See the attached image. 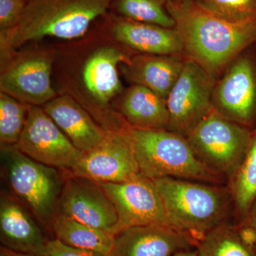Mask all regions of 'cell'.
<instances>
[{
  "label": "cell",
  "mask_w": 256,
  "mask_h": 256,
  "mask_svg": "<svg viewBox=\"0 0 256 256\" xmlns=\"http://www.w3.org/2000/svg\"><path fill=\"white\" fill-rule=\"evenodd\" d=\"M54 46L57 92L78 102L106 132L126 129L129 124L114 105L124 89L120 65L132 55L101 36L94 28L82 38Z\"/></svg>",
  "instance_id": "obj_1"
},
{
  "label": "cell",
  "mask_w": 256,
  "mask_h": 256,
  "mask_svg": "<svg viewBox=\"0 0 256 256\" xmlns=\"http://www.w3.org/2000/svg\"><path fill=\"white\" fill-rule=\"evenodd\" d=\"M166 9L181 36L186 57L215 78L256 41V20L227 22L201 9L194 0L168 1Z\"/></svg>",
  "instance_id": "obj_2"
},
{
  "label": "cell",
  "mask_w": 256,
  "mask_h": 256,
  "mask_svg": "<svg viewBox=\"0 0 256 256\" xmlns=\"http://www.w3.org/2000/svg\"><path fill=\"white\" fill-rule=\"evenodd\" d=\"M112 0H28L18 26L0 31V63L32 42H69L86 36L109 11Z\"/></svg>",
  "instance_id": "obj_3"
},
{
  "label": "cell",
  "mask_w": 256,
  "mask_h": 256,
  "mask_svg": "<svg viewBox=\"0 0 256 256\" xmlns=\"http://www.w3.org/2000/svg\"><path fill=\"white\" fill-rule=\"evenodd\" d=\"M1 173L10 192L28 208L45 230L54 220L67 171L32 160L14 146L1 148Z\"/></svg>",
  "instance_id": "obj_4"
},
{
  "label": "cell",
  "mask_w": 256,
  "mask_h": 256,
  "mask_svg": "<svg viewBox=\"0 0 256 256\" xmlns=\"http://www.w3.org/2000/svg\"><path fill=\"white\" fill-rule=\"evenodd\" d=\"M173 228L200 240L228 213V194L220 188L183 178L153 180Z\"/></svg>",
  "instance_id": "obj_5"
},
{
  "label": "cell",
  "mask_w": 256,
  "mask_h": 256,
  "mask_svg": "<svg viewBox=\"0 0 256 256\" xmlns=\"http://www.w3.org/2000/svg\"><path fill=\"white\" fill-rule=\"evenodd\" d=\"M126 132L140 172L146 178L217 180L218 176L197 160L188 140L181 134L169 130H142L130 126Z\"/></svg>",
  "instance_id": "obj_6"
},
{
  "label": "cell",
  "mask_w": 256,
  "mask_h": 256,
  "mask_svg": "<svg viewBox=\"0 0 256 256\" xmlns=\"http://www.w3.org/2000/svg\"><path fill=\"white\" fill-rule=\"evenodd\" d=\"M197 160L216 176L232 178L245 158L252 136L242 124L214 110L186 137Z\"/></svg>",
  "instance_id": "obj_7"
},
{
  "label": "cell",
  "mask_w": 256,
  "mask_h": 256,
  "mask_svg": "<svg viewBox=\"0 0 256 256\" xmlns=\"http://www.w3.org/2000/svg\"><path fill=\"white\" fill-rule=\"evenodd\" d=\"M54 44L14 50L0 64V92L32 106H44L58 95L53 82Z\"/></svg>",
  "instance_id": "obj_8"
},
{
  "label": "cell",
  "mask_w": 256,
  "mask_h": 256,
  "mask_svg": "<svg viewBox=\"0 0 256 256\" xmlns=\"http://www.w3.org/2000/svg\"><path fill=\"white\" fill-rule=\"evenodd\" d=\"M216 78L186 57L182 70L168 99V130L186 138L214 110Z\"/></svg>",
  "instance_id": "obj_9"
},
{
  "label": "cell",
  "mask_w": 256,
  "mask_h": 256,
  "mask_svg": "<svg viewBox=\"0 0 256 256\" xmlns=\"http://www.w3.org/2000/svg\"><path fill=\"white\" fill-rule=\"evenodd\" d=\"M94 28L101 36L132 55L185 56L182 41L176 28L133 21L110 11Z\"/></svg>",
  "instance_id": "obj_10"
},
{
  "label": "cell",
  "mask_w": 256,
  "mask_h": 256,
  "mask_svg": "<svg viewBox=\"0 0 256 256\" xmlns=\"http://www.w3.org/2000/svg\"><path fill=\"white\" fill-rule=\"evenodd\" d=\"M16 148L28 158L70 171L84 152L77 149L41 106H31Z\"/></svg>",
  "instance_id": "obj_11"
},
{
  "label": "cell",
  "mask_w": 256,
  "mask_h": 256,
  "mask_svg": "<svg viewBox=\"0 0 256 256\" xmlns=\"http://www.w3.org/2000/svg\"><path fill=\"white\" fill-rule=\"evenodd\" d=\"M100 184L117 210L118 233L124 228L140 226L161 225L173 228L156 184L151 178L140 174L124 182Z\"/></svg>",
  "instance_id": "obj_12"
},
{
  "label": "cell",
  "mask_w": 256,
  "mask_h": 256,
  "mask_svg": "<svg viewBox=\"0 0 256 256\" xmlns=\"http://www.w3.org/2000/svg\"><path fill=\"white\" fill-rule=\"evenodd\" d=\"M126 129L107 132L104 140L84 152L69 172L99 184L124 182L140 174Z\"/></svg>",
  "instance_id": "obj_13"
},
{
  "label": "cell",
  "mask_w": 256,
  "mask_h": 256,
  "mask_svg": "<svg viewBox=\"0 0 256 256\" xmlns=\"http://www.w3.org/2000/svg\"><path fill=\"white\" fill-rule=\"evenodd\" d=\"M116 235L119 218L114 203L100 184L67 171L58 214Z\"/></svg>",
  "instance_id": "obj_14"
},
{
  "label": "cell",
  "mask_w": 256,
  "mask_h": 256,
  "mask_svg": "<svg viewBox=\"0 0 256 256\" xmlns=\"http://www.w3.org/2000/svg\"><path fill=\"white\" fill-rule=\"evenodd\" d=\"M214 108L226 118L244 126L256 111V70L248 57L238 56L216 84Z\"/></svg>",
  "instance_id": "obj_15"
},
{
  "label": "cell",
  "mask_w": 256,
  "mask_h": 256,
  "mask_svg": "<svg viewBox=\"0 0 256 256\" xmlns=\"http://www.w3.org/2000/svg\"><path fill=\"white\" fill-rule=\"evenodd\" d=\"M42 224L10 191L0 194V240L2 246L21 254L38 256L47 238Z\"/></svg>",
  "instance_id": "obj_16"
},
{
  "label": "cell",
  "mask_w": 256,
  "mask_h": 256,
  "mask_svg": "<svg viewBox=\"0 0 256 256\" xmlns=\"http://www.w3.org/2000/svg\"><path fill=\"white\" fill-rule=\"evenodd\" d=\"M192 242L188 234L166 226L129 227L114 235L108 256H172Z\"/></svg>",
  "instance_id": "obj_17"
},
{
  "label": "cell",
  "mask_w": 256,
  "mask_h": 256,
  "mask_svg": "<svg viewBox=\"0 0 256 256\" xmlns=\"http://www.w3.org/2000/svg\"><path fill=\"white\" fill-rule=\"evenodd\" d=\"M42 108L74 146L82 152L92 150L106 138L105 130L69 96L58 94Z\"/></svg>",
  "instance_id": "obj_18"
},
{
  "label": "cell",
  "mask_w": 256,
  "mask_h": 256,
  "mask_svg": "<svg viewBox=\"0 0 256 256\" xmlns=\"http://www.w3.org/2000/svg\"><path fill=\"white\" fill-rule=\"evenodd\" d=\"M186 58L181 55L134 54L120 65V72L130 85L148 88L166 100Z\"/></svg>",
  "instance_id": "obj_19"
},
{
  "label": "cell",
  "mask_w": 256,
  "mask_h": 256,
  "mask_svg": "<svg viewBox=\"0 0 256 256\" xmlns=\"http://www.w3.org/2000/svg\"><path fill=\"white\" fill-rule=\"evenodd\" d=\"M114 106L131 128L168 130L170 116L166 100L148 88L130 86Z\"/></svg>",
  "instance_id": "obj_20"
},
{
  "label": "cell",
  "mask_w": 256,
  "mask_h": 256,
  "mask_svg": "<svg viewBox=\"0 0 256 256\" xmlns=\"http://www.w3.org/2000/svg\"><path fill=\"white\" fill-rule=\"evenodd\" d=\"M52 234L55 238L70 246L106 256L110 254L114 238V234L60 214H57L54 220Z\"/></svg>",
  "instance_id": "obj_21"
},
{
  "label": "cell",
  "mask_w": 256,
  "mask_h": 256,
  "mask_svg": "<svg viewBox=\"0 0 256 256\" xmlns=\"http://www.w3.org/2000/svg\"><path fill=\"white\" fill-rule=\"evenodd\" d=\"M166 3L168 0H112L110 12L133 21L175 28Z\"/></svg>",
  "instance_id": "obj_22"
},
{
  "label": "cell",
  "mask_w": 256,
  "mask_h": 256,
  "mask_svg": "<svg viewBox=\"0 0 256 256\" xmlns=\"http://www.w3.org/2000/svg\"><path fill=\"white\" fill-rule=\"evenodd\" d=\"M232 197L240 215L246 214L256 198V132L245 158L230 178Z\"/></svg>",
  "instance_id": "obj_23"
},
{
  "label": "cell",
  "mask_w": 256,
  "mask_h": 256,
  "mask_svg": "<svg viewBox=\"0 0 256 256\" xmlns=\"http://www.w3.org/2000/svg\"><path fill=\"white\" fill-rule=\"evenodd\" d=\"M200 256H255L232 227L220 226L198 242Z\"/></svg>",
  "instance_id": "obj_24"
},
{
  "label": "cell",
  "mask_w": 256,
  "mask_h": 256,
  "mask_svg": "<svg viewBox=\"0 0 256 256\" xmlns=\"http://www.w3.org/2000/svg\"><path fill=\"white\" fill-rule=\"evenodd\" d=\"M32 106L0 92V146H14L22 132Z\"/></svg>",
  "instance_id": "obj_25"
},
{
  "label": "cell",
  "mask_w": 256,
  "mask_h": 256,
  "mask_svg": "<svg viewBox=\"0 0 256 256\" xmlns=\"http://www.w3.org/2000/svg\"><path fill=\"white\" fill-rule=\"evenodd\" d=\"M197 6L216 18L232 24L256 20V0H194Z\"/></svg>",
  "instance_id": "obj_26"
},
{
  "label": "cell",
  "mask_w": 256,
  "mask_h": 256,
  "mask_svg": "<svg viewBox=\"0 0 256 256\" xmlns=\"http://www.w3.org/2000/svg\"><path fill=\"white\" fill-rule=\"evenodd\" d=\"M28 0H0V31L18 26L22 18Z\"/></svg>",
  "instance_id": "obj_27"
},
{
  "label": "cell",
  "mask_w": 256,
  "mask_h": 256,
  "mask_svg": "<svg viewBox=\"0 0 256 256\" xmlns=\"http://www.w3.org/2000/svg\"><path fill=\"white\" fill-rule=\"evenodd\" d=\"M38 256H108L100 252L70 246L57 238L50 239Z\"/></svg>",
  "instance_id": "obj_28"
},
{
  "label": "cell",
  "mask_w": 256,
  "mask_h": 256,
  "mask_svg": "<svg viewBox=\"0 0 256 256\" xmlns=\"http://www.w3.org/2000/svg\"><path fill=\"white\" fill-rule=\"evenodd\" d=\"M0 256H38L30 255V254H21V252H15L2 246L0 248Z\"/></svg>",
  "instance_id": "obj_29"
},
{
  "label": "cell",
  "mask_w": 256,
  "mask_h": 256,
  "mask_svg": "<svg viewBox=\"0 0 256 256\" xmlns=\"http://www.w3.org/2000/svg\"><path fill=\"white\" fill-rule=\"evenodd\" d=\"M172 256H200L198 252H192L188 250H182L176 252Z\"/></svg>",
  "instance_id": "obj_30"
},
{
  "label": "cell",
  "mask_w": 256,
  "mask_h": 256,
  "mask_svg": "<svg viewBox=\"0 0 256 256\" xmlns=\"http://www.w3.org/2000/svg\"><path fill=\"white\" fill-rule=\"evenodd\" d=\"M254 230H255L256 233V208L255 210V213L254 214V218H252V228Z\"/></svg>",
  "instance_id": "obj_31"
},
{
  "label": "cell",
  "mask_w": 256,
  "mask_h": 256,
  "mask_svg": "<svg viewBox=\"0 0 256 256\" xmlns=\"http://www.w3.org/2000/svg\"><path fill=\"white\" fill-rule=\"evenodd\" d=\"M168 1H181V0H168Z\"/></svg>",
  "instance_id": "obj_32"
}]
</instances>
